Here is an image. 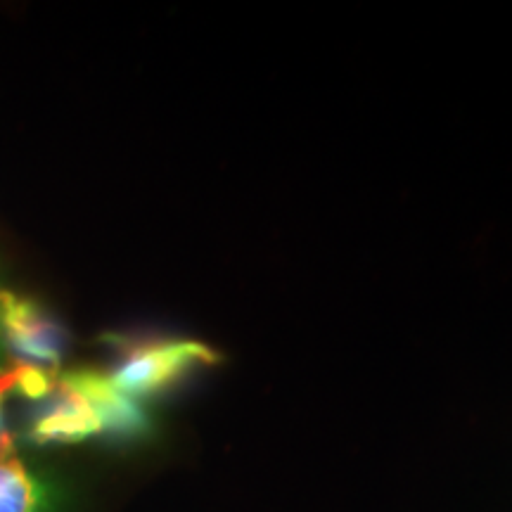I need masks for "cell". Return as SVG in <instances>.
Returning <instances> with one entry per match:
<instances>
[{
    "label": "cell",
    "mask_w": 512,
    "mask_h": 512,
    "mask_svg": "<svg viewBox=\"0 0 512 512\" xmlns=\"http://www.w3.org/2000/svg\"><path fill=\"white\" fill-rule=\"evenodd\" d=\"M0 335L5 349L19 354V361L60 368L67 335L34 299L0 290Z\"/></svg>",
    "instance_id": "2"
},
{
    "label": "cell",
    "mask_w": 512,
    "mask_h": 512,
    "mask_svg": "<svg viewBox=\"0 0 512 512\" xmlns=\"http://www.w3.org/2000/svg\"><path fill=\"white\" fill-rule=\"evenodd\" d=\"M53 508L50 486L15 456V441L5 434L0 439V512H53Z\"/></svg>",
    "instance_id": "5"
},
{
    "label": "cell",
    "mask_w": 512,
    "mask_h": 512,
    "mask_svg": "<svg viewBox=\"0 0 512 512\" xmlns=\"http://www.w3.org/2000/svg\"><path fill=\"white\" fill-rule=\"evenodd\" d=\"M8 392H12V389H10V375H8V370H0V439L8 434V432H5V425H3V396Z\"/></svg>",
    "instance_id": "7"
},
{
    "label": "cell",
    "mask_w": 512,
    "mask_h": 512,
    "mask_svg": "<svg viewBox=\"0 0 512 512\" xmlns=\"http://www.w3.org/2000/svg\"><path fill=\"white\" fill-rule=\"evenodd\" d=\"M219 363L214 349L190 339H155V342L133 344L126 351L110 382L128 399H150L169 392L197 368Z\"/></svg>",
    "instance_id": "1"
},
{
    "label": "cell",
    "mask_w": 512,
    "mask_h": 512,
    "mask_svg": "<svg viewBox=\"0 0 512 512\" xmlns=\"http://www.w3.org/2000/svg\"><path fill=\"white\" fill-rule=\"evenodd\" d=\"M3 363H5V342H3V335H0V370H3Z\"/></svg>",
    "instance_id": "8"
},
{
    "label": "cell",
    "mask_w": 512,
    "mask_h": 512,
    "mask_svg": "<svg viewBox=\"0 0 512 512\" xmlns=\"http://www.w3.org/2000/svg\"><path fill=\"white\" fill-rule=\"evenodd\" d=\"M48 399V406L36 415L29 427L31 444H79L105 432L91 403L60 377H57L55 392Z\"/></svg>",
    "instance_id": "3"
},
{
    "label": "cell",
    "mask_w": 512,
    "mask_h": 512,
    "mask_svg": "<svg viewBox=\"0 0 512 512\" xmlns=\"http://www.w3.org/2000/svg\"><path fill=\"white\" fill-rule=\"evenodd\" d=\"M8 375H10L12 392L22 394L24 399H29V401L48 399V396L55 392L57 377H60L57 370L38 366V363H29V361L12 363Z\"/></svg>",
    "instance_id": "6"
},
{
    "label": "cell",
    "mask_w": 512,
    "mask_h": 512,
    "mask_svg": "<svg viewBox=\"0 0 512 512\" xmlns=\"http://www.w3.org/2000/svg\"><path fill=\"white\" fill-rule=\"evenodd\" d=\"M60 380L74 387L83 399L91 403L93 411L102 420L105 432L119 439H136L140 434L150 432L147 413L138 406V401L121 394L110 382V377L95 373V370H69V373L60 375Z\"/></svg>",
    "instance_id": "4"
}]
</instances>
